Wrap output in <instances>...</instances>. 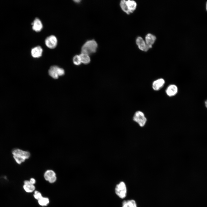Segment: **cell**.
<instances>
[{"label": "cell", "instance_id": "6da1fadb", "mask_svg": "<svg viewBox=\"0 0 207 207\" xmlns=\"http://www.w3.org/2000/svg\"><path fill=\"white\" fill-rule=\"evenodd\" d=\"M13 157L17 163L21 164L30 156V153L26 151L15 148L13 150L12 152Z\"/></svg>", "mask_w": 207, "mask_h": 207}, {"label": "cell", "instance_id": "7a4b0ae2", "mask_svg": "<svg viewBox=\"0 0 207 207\" xmlns=\"http://www.w3.org/2000/svg\"><path fill=\"white\" fill-rule=\"evenodd\" d=\"M97 47V44L94 40L87 41L82 46L81 53L89 55L95 52Z\"/></svg>", "mask_w": 207, "mask_h": 207}, {"label": "cell", "instance_id": "3957f363", "mask_svg": "<svg viewBox=\"0 0 207 207\" xmlns=\"http://www.w3.org/2000/svg\"><path fill=\"white\" fill-rule=\"evenodd\" d=\"M49 75L53 78L57 79L59 76L64 75V70L57 66L53 65L51 66L48 70Z\"/></svg>", "mask_w": 207, "mask_h": 207}, {"label": "cell", "instance_id": "277c9868", "mask_svg": "<svg viewBox=\"0 0 207 207\" xmlns=\"http://www.w3.org/2000/svg\"><path fill=\"white\" fill-rule=\"evenodd\" d=\"M115 192L120 198L123 199L126 195L127 188L125 183L121 181L116 185L115 188Z\"/></svg>", "mask_w": 207, "mask_h": 207}, {"label": "cell", "instance_id": "5b68a950", "mask_svg": "<svg viewBox=\"0 0 207 207\" xmlns=\"http://www.w3.org/2000/svg\"><path fill=\"white\" fill-rule=\"evenodd\" d=\"M133 120L141 127L144 126L147 121L144 114L139 111H137L135 113Z\"/></svg>", "mask_w": 207, "mask_h": 207}, {"label": "cell", "instance_id": "8992f818", "mask_svg": "<svg viewBox=\"0 0 207 207\" xmlns=\"http://www.w3.org/2000/svg\"><path fill=\"white\" fill-rule=\"evenodd\" d=\"M45 42L46 45L49 48L51 49L55 48L57 44V38L53 35L47 37L45 39Z\"/></svg>", "mask_w": 207, "mask_h": 207}, {"label": "cell", "instance_id": "52a82bcc", "mask_svg": "<svg viewBox=\"0 0 207 207\" xmlns=\"http://www.w3.org/2000/svg\"><path fill=\"white\" fill-rule=\"evenodd\" d=\"M44 177L46 181L51 183L55 182L57 179L55 172L51 170H47L44 173Z\"/></svg>", "mask_w": 207, "mask_h": 207}, {"label": "cell", "instance_id": "ba28073f", "mask_svg": "<svg viewBox=\"0 0 207 207\" xmlns=\"http://www.w3.org/2000/svg\"><path fill=\"white\" fill-rule=\"evenodd\" d=\"M136 42L139 48L141 50L146 52L149 49L145 41L141 37H138L136 39Z\"/></svg>", "mask_w": 207, "mask_h": 207}, {"label": "cell", "instance_id": "9c48e42d", "mask_svg": "<svg viewBox=\"0 0 207 207\" xmlns=\"http://www.w3.org/2000/svg\"><path fill=\"white\" fill-rule=\"evenodd\" d=\"M32 29L36 32L41 31L43 28V25L40 20L37 18H35L32 23Z\"/></svg>", "mask_w": 207, "mask_h": 207}, {"label": "cell", "instance_id": "30bf717a", "mask_svg": "<svg viewBox=\"0 0 207 207\" xmlns=\"http://www.w3.org/2000/svg\"><path fill=\"white\" fill-rule=\"evenodd\" d=\"M156 39V37L152 34L148 33L146 35L145 37V42L149 49L152 47V46Z\"/></svg>", "mask_w": 207, "mask_h": 207}, {"label": "cell", "instance_id": "8fae6325", "mask_svg": "<svg viewBox=\"0 0 207 207\" xmlns=\"http://www.w3.org/2000/svg\"><path fill=\"white\" fill-rule=\"evenodd\" d=\"M43 49L40 46H37L32 48L31 51V54L32 56L35 58L41 57L43 53Z\"/></svg>", "mask_w": 207, "mask_h": 207}, {"label": "cell", "instance_id": "7c38bea8", "mask_svg": "<svg viewBox=\"0 0 207 207\" xmlns=\"http://www.w3.org/2000/svg\"><path fill=\"white\" fill-rule=\"evenodd\" d=\"M164 83L165 81L162 78L158 79L153 82L152 88L154 90H158L163 87Z\"/></svg>", "mask_w": 207, "mask_h": 207}, {"label": "cell", "instance_id": "4fadbf2b", "mask_svg": "<svg viewBox=\"0 0 207 207\" xmlns=\"http://www.w3.org/2000/svg\"><path fill=\"white\" fill-rule=\"evenodd\" d=\"M23 188L24 191L28 193L34 191L35 187L34 185L31 184L29 180H26L24 181Z\"/></svg>", "mask_w": 207, "mask_h": 207}, {"label": "cell", "instance_id": "5bb4252c", "mask_svg": "<svg viewBox=\"0 0 207 207\" xmlns=\"http://www.w3.org/2000/svg\"><path fill=\"white\" fill-rule=\"evenodd\" d=\"M177 87L175 85H171L167 88L166 93L168 96L171 97L175 95L177 93Z\"/></svg>", "mask_w": 207, "mask_h": 207}, {"label": "cell", "instance_id": "9a60e30c", "mask_svg": "<svg viewBox=\"0 0 207 207\" xmlns=\"http://www.w3.org/2000/svg\"><path fill=\"white\" fill-rule=\"evenodd\" d=\"M126 3L130 13H133L136 8V2L133 0H126Z\"/></svg>", "mask_w": 207, "mask_h": 207}, {"label": "cell", "instance_id": "2e32d148", "mask_svg": "<svg viewBox=\"0 0 207 207\" xmlns=\"http://www.w3.org/2000/svg\"><path fill=\"white\" fill-rule=\"evenodd\" d=\"M122 207H137V205L134 200H128L122 202Z\"/></svg>", "mask_w": 207, "mask_h": 207}, {"label": "cell", "instance_id": "e0dca14e", "mask_svg": "<svg viewBox=\"0 0 207 207\" xmlns=\"http://www.w3.org/2000/svg\"><path fill=\"white\" fill-rule=\"evenodd\" d=\"M79 55L81 63L85 64H87L90 62V59L89 55L81 53Z\"/></svg>", "mask_w": 207, "mask_h": 207}, {"label": "cell", "instance_id": "ac0fdd59", "mask_svg": "<svg viewBox=\"0 0 207 207\" xmlns=\"http://www.w3.org/2000/svg\"><path fill=\"white\" fill-rule=\"evenodd\" d=\"M39 204L41 206H45L47 205L49 203V199L43 196L38 200Z\"/></svg>", "mask_w": 207, "mask_h": 207}, {"label": "cell", "instance_id": "d6986e66", "mask_svg": "<svg viewBox=\"0 0 207 207\" xmlns=\"http://www.w3.org/2000/svg\"><path fill=\"white\" fill-rule=\"evenodd\" d=\"M120 6L122 10L127 14H130L126 4V0H122L120 3Z\"/></svg>", "mask_w": 207, "mask_h": 207}, {"label": "cell", "instance_id": "ffe728a7", "mask_svg": "<svg viewBox=\"0 0 207 207\" xmlns=\"http://www.w3.org/2000/svg\"><path fill=\"white\" fill-rule=\"evenodd\" d=\"M73 62L76 65H79L81 63L79 55H76L73 57Z\"/></svg>", "mask_w": 207, "mask_h": 207}, {"label": "cell", "instance_id": "44dd1931", "mask_svg": "<svg viewBox=\"0 0 207 207\" xmlns=\"http://www.w3.org/2000/svg\"><path fill=\"white\" fill-rule=\"evenodd\" d=\"M33 196L34 198L37 200L43 197L41 193L38 191H34Z\"/></svg>", "mask_w": 207, "mask_h": 207}, {"label": "cell", "instance_id": "7402d4cb", "mask_svg": "<svg viewBox=\"0 0 207 207\" xmlns=\"http://www.w3.org/2000/svg\"><path fill=\"white\" fill-rule=\"evenodd\" d=\"M29 181L30 183L32 185H34L36 182L35 179L34 178H31L29 180Z\"/></svg>", "mask_w": 207, "mask_h": 207}, {"label": "cell", "instance_id": "603a6c76", "mask_svg": "<svg viewBox=\"0 0 207 207\" xmlns=\"http://www.w3.org/2000/svg\"><path fill=\"white\" fill-rule=\"evenodd\" d=\"M206 10L207 12V1L206 2Z\"/></svg>", "mask_w": 207, "mask_h": 207}, {"label": "cell", "instance_id": "cb8c5ba5", "mask_svg": "<svg viewBox=\"0 0 207 207\" xmlns=\"http://www.w3.org/2000/svg\"><path fill=\"white\" fill-rule=\"evenodd\" d=\"M74 1L76 2H78L80 1V0H75Z\"/></svg>", "mask_w": 207, "mask_h": 207}, {"label": "cell", "instance_id": "d4e9b609", "mask_svg": "<svg viewBox=\"0 0 207 207\" xmlns=\"http://www.w3.org/2000/svg\"><path fill=\"white\" fill-rule=\"evenodd\" d=\"M205 103H206V106L207 107V100H206V101Z\"/></svg>", "mask_w": 207, "mask_h": 207}]
</instances>
